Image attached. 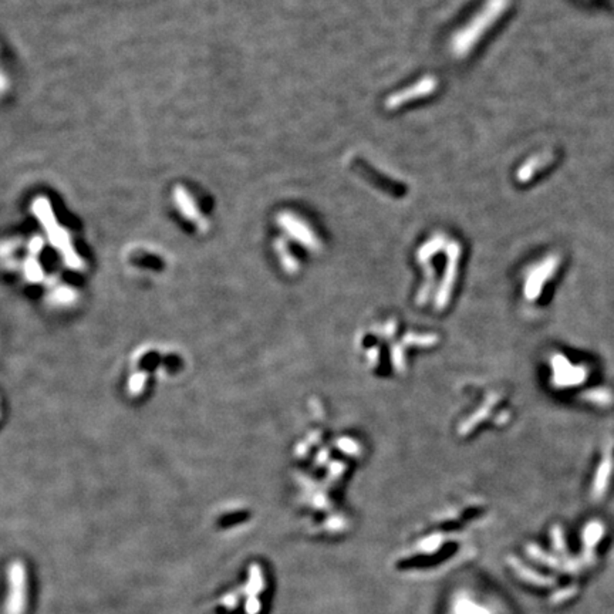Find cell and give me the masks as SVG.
Listing matches in <instances>:
<instances>
[{"label":"cell","mask_w":614,"mask_h":614,"mask_svg":"<svg viewBox=\"0 0 614 614\" xmlns=\"http://www.w3.org/2000/svg\"><path fill=\"white\" fill-rule=\"evenodd\" d=\"M501 3H502L501 0H492L491 3H488L485 9L469 21L468 26H465L454 36L451 41L454 54L462 57L472 50L474 44L482 37L483 31L496 19V16L499 14V10H502Z\"/></svg>","instance_id":"1"},{"label":"cell","mask_w":614,"mask_h":614,"mask_svg":"<svg viewBox=\"0 0 614 614\" xmlns=\"http://www.w3.org/2000/svg\"><path fill=\"white\" fill-rule=\"evenodd\" d=\"M7 599L4 614H24L27 608V572L20 561H14L7 566Z\"/></svg>","instance_id":"2"},{"label":"cell","mask_w":614,"mask_h":614,"mask_svg":"<svg viewBox=\"0 0 614 614\" xmlns=\"http://www.w3.org/2000/svg\"><path fill=\"white\" fill-rule=\"evenodd\" d=\"M263 588H265L263 572L257 565H252L249 568L247 583L240 590L242 592L240 595L246 596V605H245L246 613L257 614L260 612V602L257 596L262 593Z\"/></svg>","instance_id":"3"},{"label":"cell","mask_w":614,"mask_h":614,"mask_svg":"<svg viewBox=\"0 0 614 614\" xmlns=\"http://www.w3.org/2000/svg\"><path fill=\"white\" fill-rule=\"evenodd\" d=\"M436 88V80L434 77H425L421 81L415 83L412 87H409L394 96H392L387 100V107L389 108H397L401 107L403 104L409 103L411 100L419 98V97H425L431 93H434V90Z\"/></svg>","instance_id":"4"},{"label":"cell","mask_w":614,"mask_h":614,"mask_svg":"<svg viewBox=\"0 0 614 614\" xmlns=\"http://www.w3.org/2000/svg\"><path fill=\"white\" fill-rule=\"evenodd\" d=\"M239 598H240V593H239V592H232V593H227V595H225V596L222 598V600H220V605H222L223 608L229 609V610H233V609H236V606H237Z\"/></svg>","instance_id":"5"},{"label":"cell","mask_w":614,"mask_h":614,"mask_svg":"<svg viewBox=\"0 0 614 614\" xmlns=\"http://www.w3.org/2000/svg\"><path fill=\"white\" fill-rule=\"evenodd\" d=\"M456 610L459 614H486L479 606H475L471 602H459Z\"/></svg>","instance_id":"6"}]
</instances>
